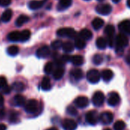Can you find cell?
I'll return each instance as SVG.
<instances>
[{"label":"cell","mask_w":130,"mask_h":130,"mask_svg":"<svg viewBox=\"0 0 130 130\" xmlns=\"http://www.w3.org/2000/svg\"><path fill=\"white\" fill-rule=\"evenodd\" d=\"M115 44L117 46V50L118 51L123 50L129 44V39L127 36L123 33L118 34L115 38Z\"/></svg>","instance_id":"6da1fadb"},{"label":"cell","mask_w":130,"mask_h":130,"mask_svg":"<svg viewBox=\"0 0 130 130\" xmlns=\"http://www.w3.org/2000/svg\"><path fill=\"white\" fill-rule=\"evenodd\" d=\"M39 109V103L37 101L32 99L28 101L24 105V110L27 113H36Z\"/></svg>","instance_id":"7a4b0ae2"},{"label":"cell","mask_w":130,"mask_h":130,"mask_svg":"<svg viewBox=\"0 0 130 130\" xmlns=\"http://www.w3.org/2000/svg\"><path fill=\"white\" fill-rule=\"evenodd\" d=\"M57 35L61 37H69V38H75L76 37V31L73 28L70 27H65L60 28L56 32Z\"/></svg>","instance_id":"3957f363"},{"label":"cell","mask_w":130,"mask_h":130,"mask_svg":"<svg viewBox=\"0 0 130 130\" xmlns=\"http://www.w3.org/2000/svg\"><path fill=\"white\" fill-rule=\"evenodd\" d=\"M85 120L88 124L95 126L99 122V114L96 110H91L85 114Z\"/></svg>","instance_id":"277c9868"},{"label":"cell","mask_w":130,"mask_h":130,"mask_svg":"<svg viewBox=\"0 0 130 130\" xmlns=\"http://www.w3.org/2000/svg\"><path fill=\"white\" fill-rule=\"evenodd\" d=\"M101 75L97 69H91L87 73V79L91 84H97L99 82Z\"/></svg>","instance_id":"5b68a950"},{"label":"cell","mask_w":130,"mask_h":130,"mask_svg":"<svg viewBox=\"0 0 130 130\" xmlns=\"http://www.w3.org/2000/svg\"><path fill=\"white\" fill-rule=\"evenodd\" d=\"M113 120V114L109 111H105L99 115V122L103 125H110Z\"/></svg>","instance_id":"8992f818"},{"label":"cell","mask_w":130,"mask_h":130,"mask_svg":"<svg viewBox=\"0 0 130 130\" xmlns=\"http://www.w3.org/2000/svg\"><path fill=\"white\" fill-rule=\"evenodd\" d=\"M105 101V96L103 92L97 91L92 96V104L95 107H101Z\"/></svg>","instance_id":"52a82bcc"},{"label":"cell","mask_w":130,"mask_h":130,"mask_svg":"<svg viewBox=\"0 0 130 130\" xmlns=\"http://www.w3.org/2000/svg\"><path fill=\"white\" fill-rule=\"evenodd\" d=\"M74 104L78 108H85L89 104V100L85 96H79L75 98Z\"/></svg>","instance_id":"ba28073f"},{"label":"cell","mask_w":130,"mask_h":130,"mask_svg":"<svg viewBox=\"0 0 130 130\" xmlns=\"http://www.w3.org/2000/svg\"><path fill=\"white\" fill-rule=\"evenodd\" d=\"M62 126L64 130H75L77 129V123L72 119H65L62 121Z\"/></svg>","instance_id":"9c48e42d"},{"label":"cell","mask_w":130,"mask_h":130,"mask_svg":"<svg viewBox=\"0 0 130 130\" xmlns=\"http://www.w3.org/2000/svg\"><path fill=\"white\" fill-rule=\"evenodd\" d=\"M120 101V97L118 93L117 92H111L109 94L108 99H107V104L110 107H115L117 106Z\"/></svg>","instance_id":"30bf717a"},{"label":"cell","mask_w":130,"mask_h":130,"mask_svg":"<svg viewBox=\"0 0 130 130\" xmlns=\"http://www.w3.org/2000/svg\"><path fill=\"white\" fill-rule=\"evenodd\" d=\"M96 11L101 15H107L112 11V7L109 4L99 5L96 7Z\"/></svg>","instance_id":"8fae6325"},{"label":"cell","mask_w":130,"mask_h":130,"mask_svg":"<svg viewBox=\"0 0 130 130\" xmlns=\"http://www.w3.org/2000/svg\"><path fill=\"white\" fill-rule=\"evenodd\" d=\"M36 55L38 58L46 59L50 55V49L47 46H43L37 50Z\"/></svg>","instance_id":"7c38bea8"},{"label":"cell","mask_w":130,"mask_h":130,"mask_svg":"<svg viewBox=\"0 0 130 130\" xmlns=\"http://www.w3.org/2000/svg\"><path fill=\"white\" fill-rule=\"evenodd\" d=\"M120 30L123 34H127L130 35V21L125 20L119 24Z\"/></svg>","instance_id":"4fadbf2b"},{"label":"cell","mask_w":130,"mask_h":130,"mask_svg":"<svg viewBox=\"0 0 130 130\" xmlns=\"http://www.w3.org/2000/svg\"><path fill=\"white\" fill-rule=\"evenodd\" d=\"M46 0H43V1H37V0H32L30 2H29L28 3V7L32 9V10H37L39 9L40 8H42L45 3Z\"/></svg>","instance_id":"5bb4252c"},{"label":"cell","mask_w":130,"mask_h":130,"mask_svg":"<svg viewBox=\"0 0 130 130\" xmlns=\"http://www.w3.org/2000/svg\"><path fill=\"white\" fill-rule=\"evenodd\" d=\"M70 75L75 80H77V81L81 80L83 78V75H84L82 70L80 69H72L70 72Z\"/></svg>","instance_id":"9a60e30c"},{"label":"cell","mask_w":130,"mask_h":130,"mask_svg":"<svg viewBox=\"0 0 130 130\" xmlns=\"http://www.w3.org/2000/svg\"><path fill=\"white\" fill-rule=\"evenodd\" d=\"M101 78H103V80L107 82H110L113 77V72L110 69H104L101 72Z\"/></svg>","instance_id":"2e32d148"},{"label":"cell","mask_w":130,"mask_h":130,"mask_svg":"<svg viewBox=\"0 0 130 130\" xmlns=\"http://www.w3.org/2000/svg\"><path fill=\"white\" fill-rule=\"evenodd\" d=\"M64 74L65 69H63V67H57L53 72V76L55 80H59L63 77Z\"/></svg>","instance_id":"e0dca14e"},{"label":"cell","mask_w":130,"mask_h":130,"mask_svg":"<svg viewBox=\"0 0 130 130\" xmlns=\"http://www.w3.org/2000/svg\"><path fill=\"white\" fill-rule=\"evenodd\" d=\"M80 38L83 39L84 40H89L92 38V32L90 30L88 29H83L80 31L79 33Z\"/></svg>","instance_id":"ac0fdd59"},{"label":"cell","mask_w":130,"mask_h":130,"mask_svg":"<svg viewBox=\"0 0 130 130\" xmlns=\"http://www.w3.org/2000/svg\"><path fill=\"white\" fill-rule=\"evenodd\" d=\"M70 62H71L74 66H79L83 65L85 60H84L83 56H79V55H75V56H73L71 57V61H70Z\"/></svg>","instance_id":"d6986e66"},{"label":"cell","mask_w":130,"mask_h":130,"mask_svg":"<svg viewBox=\"0 0 130 130\" xmlns=\"http://www.w3.org/2000/svg\"><path fill=\"white\" fill-rule=\"evenodd\" d=\"M41 88L43 91H50L51 89L50 79L47 76H45L43 78L41 81Z\"/></svg>","instance_id":"ffe728a7"},{"label":"cell","mask_w":130,"mask_h":130,"mask_svg":"<svg viewBox=\"0 0 130 130\" xmlns=\"http://www.w3.org/2000/svg\"><path fill=\"white\" fill-rule=\"evenodd\" d=\"M8 39L11 42H18L21 40V32L19 31H12L8 34Z\"/></svg>","instance_id":"44dd1931"},{"label":"cell","mask_w":130,"mask_h":130,"mask_svg":"<svg viewBox=\"0 0 130 130\" xmlns=\"http://www.w3.org/2000/svg\"><path fill=\"white\" fill-rule=\"evenodd\" d=\"M14 103L16 106L22 107L25 105V98L21 94H16L14 97Z\"/></svg>","instance_id":"7402d4cb"},{"label":"cell","mask_w":130,"mask_h":130,"mask_svg":"<svg viewBox=\"0 0 130 130\" xmlns=\"http://www.w3.org/2000/svg\"><path fill=\"white\" fill-rule=\"evenodd\" d=\"M29 21V18L27 15L24 14H21L20 15L15 21V24L18 27H21L22 25H24V24H26L27 22Z\"/></svg>","instance_id":"603a6c76"},{"label":"cell","mask_w":130,"mask_h":130,"mask_svg":"<svg viewBox=\"0 0 130 130\" xmlns=\"http://www.w3.org/2000/svg\"><path fill=\"white\" fill-rule=\"evenodd\" d=\"M104 20L100 18H96L92 21V27H94V30H97L101 29L104 26Z\"/></svg>","instance_id":"cb8c5ba5"},{"label":"cell","mask_w":130,"mask_h":130,"mask_svg":"<svg viewBox=\"0 0 130 130\" xmlns=\"http://www.w3.org/2000/svg\"><path fill=\"white\" fill-rule=\"evenodd\" d=\"M72 3V0H59L58 9L59 10H64L68 8L71 6Z\"/></svg>","instance_id":"d4e9b609"},{"label":"cell","mask_w":130,"mask_h":130,"mask_svg":"<svg viewBox=\"0 0 130 130\" xmlns=\"http://www.w3.org/2000/svg\"><path fill=\"white\" fill-rule=\"evenodd\" d=\"M96 46L98 49L104 50L107 46V40L104 37H99L96 40Z\"/></svg>","instance_id":"484cf974"},{"label":"cell","mask_w":130,"mask_h":130,"mask_svg":"<svg viewBox=\"0 0 130 130\" xmlns=\"http://www.w3.org/2000/svg\"><path fill=\"white\" fill-rule=\"evenodd\" d=\"M12 14H13L12 11L10 10V9H7L2 13L1 19H2V21L3 22H8L11 20V18L12 17Z\"/></svg>","instance_id":"4316f807"},{"label":"cell","mask_w":130,"mask_h":130,"mask_svg":"<svg viewBox=\"0 0 130 130\" xmlns=\"http://www.w3.org/2000/svg\"><path fill=\"white\" fill-rule=\"evenodd\" d=\"M62 48L64 52L69 53H71V52H72L74 50L75 45L71 42H66V43H63Z\"/></svg>","instance_id":"83f0119b"},{"label":"cell","mask_w":130,"mask_h":130,"mask_svg":"<svg viewBox=\"0 0 130 130\" xmlns=\"http://www.w3.org/2000/svg\"><path fill=\"white\" fill-rule=\"evenodd\" d=\"M11 88L15 92H21L24 90V85L21 82H16L13 83Z\"/></svg>","instance_id":"f1b7e54d"},{"label":"cell","mask_w":130,"mask_h":130,"mask_svg":"<svg viewBox=\"0 0 130 130\" xmlns=\"http://www.w3.org/2000/svg\"><path fill=\"white\" fill-rule=\"evenodd\" d=\"M75 47L78 50H82L86 46V42L82 38H77L75 41Z\"/></svg>","instance_id":"f546056e"},{"label":"cell","mask_w":130,"mask_h":130,"mask_svg":"<svg viewBox=\"0 0 130 130\" xmlns=\"http://www.w3.org/2000/svg\"><path fill=\"white\" fill-rule=\"evenodd\" d=\"M19 53V48L17 46H10L7 49V53L11 56H15Z\"/></svg>","instance_id":"4dcf8cb0"},{"label":"cell","mask_w":130,"mask_h":130,"mask_svg":"<svg viewBox=\"0 0 130 130\" xmlns=\"http://www.w3.org/2000/svg\"><path fill=\"white\" fill-rule=\"evenodd\" d=\"M104 33L106 34V35L107 36V37H114V34H115V27H114L113 25L109 24V25L106 26L105 30H104Z\"/></svg>","instance_id":"1f68e13d"},{"label":"cell","mask_w":130,"mask_h":130,"mask_svg":"<svg viewBox=\"0 0 130 130\" xmlns=\"http://www.w3.org/2000/svg\"><path fill=\"white\" fill-rule=\"evenodd\" d=\"M30 37V31L28 30H24L22 32H21V42H25L29 40Z\"/></svg>","instance_id":"d6a6232c"},{"label":"cell","mask_w":130,"mask_h":130,"mask_svg":"<svg viewBox=\"0 0 130 130\" xmlns=\"http://www.w3.org/2000/svg\"><path fill=\"white\" fill-rule=\"evenodd\" d=\"M53 68H54L53 63L51 62H49L44 66V72L46 75H50V74L53 72Z\"/></svg>","instance_id":"836d02e7"},{"label":"cell","mask_w":130,"mask_h":130,"mask_svg":"<svg viewBox=\"0 0 130 130\" xmlns=\"http://www.w3.org/2000/svg\"><path fill=\"white\" fill-rule=\"evenodd\" d=\"M125 128H126V123L123 120H118L113 125L114 130H123Z\"/></svg>","instance_id":"e575fe53"},{"label":"cell","mask_w":130,"mask_h":130,"mask_svg":"<svg viewBox=\"0 0 130 130\" xmlns=\"http://www.w3.org/2000/svg\"><path fill=\"white\" fill-rule=\"evenodd\" d=\"M103 61H104V58H103V56H102L101 55H100V54H96V55H94V57H93V62H94L95 65H97V66L101 65V64L103 62Z\"/></svg>","instance_id":"d590c367"},{"label":"cell","mask_w":130,"mask_h":130,"mask_svg":"<svg viewBox=\"0 0 130 130\" xmlns=\"http://www.w3.org/2000/svg\"><path fill=\"white\" fill-rule=\"evenodd\" d=\"M62 44H63V43H62L61 40H54L53 42H52V43H51V47H52L53 50H59V49L62 48Z\"/></svg>","instance_id":"8d00e7d4"},{"label":"cell","mask_w":130,"mask_h":130,"mask_svg":"<svg viewBox=\"0 0 130 130\" xmlns=\"http://www.w3.org/2000/svg\"><path fill=\"white\" fill-rule=\"evenodd\" d=\"M66 112L68 114H69L70 116L75 117L78 114V111L76 110V108L73 106H69L66 109Z\"/></svg>","instance_id":"74e56055"},{"label":"cell","mask_w":130,"mask_h":130,"mask_svg":"<svg viewBox=\"0 0 130 130\" xmlns=\"http://www.w3.org/2000/svg\"><path fill=\"white\" fill-rule=\"evenodd\" d=\"M9 122L10 123H15L17 122V114L14 112H11L9 116Z\"/></svg>","instance_id":"f35d334b"},{"label":"cell","mask_w":130,"mask_h":130,"mask_svg":"<svg viewBox=\"0 0 130 130\" xmlns=\"http://www.w3.org/2000/svg\"><path fill=\"white\" fill-rule=\"evenodd\" d=\"M1 90H2V93H4V94H8L11 92V88L7 85H5V87H3L2 88H1Z\"/></svg>","instance_id":"ab89813d"},{"label":"cell","mask_w":130,"mask_h":130,"mask_svg":"<svg viewBox=\"0 0 130 130\" xmlns=\"http://www.w3.org/2000/svg\"><path fill=\"white\" fill-rule=\"evenodd\" d=\"M7 85V80L4 76H0V88Z\"/></svg>","instance_id":"60d3db41"},{"label":"cell","mask_w":130,"mask_h":130,"mask_svg":"<svg viewBox=\"0 0 130 130\" xmlns=\"http://www.w3.org/2000/svg\"><path fill=\"white\" fill-rule=\"evenodd\" d=\"M11 2V0H0V6L6 7L8 6Z\"/></svg>","instance_id":"b9f144b4"},{"label":"cell","mask_w":130,"mask_h":130,"mask_svg":"<svg viewBox=\"0 0 130 130\" xmlns=\"http://www.w3.org/2000/svg\"><path fill=\"white\" fill-rule=\"evenodd\" d=\"M71 57H72V56H70L69 55L66 54V55H63L61 58H62V59L64 61V62H70V61H71Z\"/></svg>","instance_id":"7bdbcfd3"},{"label":"cell","mask_w":130,"mask_h":130,"mask_svg":"<svg viewBox=\"0 0 130 130\" xmlns=\"http://www.w3.org/2000/svg\"><path fill=\"white\" fill-rule=\"evenodd\" d=\"M5 116V111L4 109H1L0 110V119H3Z\"/></svg>","instance_id":"ee69618b"},{"label":"cell","mask_w":130,"mask_h":130,"mask_svg":"<svg viewBox=\"0 0 130 130\" xmlns=\"http://www.w3.org/2000/svg\"><path fill=\"white\" fill-rule=\"evenodd\" d=\"M4 104V98L2 96V94L0 93V107L2 106Z\"/></svg>","instance_id":"f6af8a7d"},{"label":"cell","mask_w":130,"mask_h":130,"mask_svg":"<svg viewBox=\"0 0 130 130\" xmlns=\"http://www.w3.org/2000/svg\"><path fill=\"white\" fill-rule=\"evenodd\" d=\"M7 129V127L5 124H2V123H0V130H6Z\"/></svg>","instance_id":"bcb514c9"},{"label":"cell","mask_w":130,"mask_h":130,"mask_svg":"<svg viewBox=\"0 0 130 130\" xmlns=\"http://www.w3.org/2000/svg\"><path fill=\"white\" fill-rule=\"evenodd\" d=\"M126 62H127V64L130 65V55L126 56Z\"/></svg>","instance_id":"7dc6e473"},{"label":"cell","mask_w":130,"mask_h":130,"mask_svg":"<svg viewBox=\"0 0 130 130\" xmlns=\"http://www.w3.org/2000/svg\"><path fill=\"white\" fill-rule=\"evenodd\" d=\"M46 130H58V129L56 128V127H51V128H49V129H47Z\"/></svg>","instance_id":"c3c4849f"},{"label":"cell","mask_w":130,"mask_h":130,"mask_svg":"<svg viewBox=\"0 0 130 130\" xmlns=\"http://www.w3.org/2000/svg\"><path fill=\"white\" fill-rule=\"evenodd\" d=\"M126 4H127V6H128L129 8H130V0H127Z\"/></svg>","instance_id":"681fc988"},{"label":"cell","mask_w":130,"mask_h":130,"mask_svg":"<svg viewBox=\"0 0 130 130\" xmlns=\"http://www.w3.org/2000/svg\"><path fill=\"white\" fill-rule=\"evenodd\" d=\"M114 3H118V2H120L121 0H112Z\"/></svg>","instance_id":"f907efd6"},{"label":"cell","mask_w":130,"mask_h":130,"mask_svg":"<svg viewBox=\"0 0 130 130\" xmlns=\"http://www.w3.org/2000/svg\"><path fill=\"white\" fill-rule=\"evenodd\" d=\"M104 130H111V129H108V128H107V129H104Z\"/></svg>","instance_id":"816d5d0a"},{"label":"cell","mask_w":130,"mask_h":130,"mask_svg":"<svg viewBox=\"0 0 130 130\" xmlns=\"http://www.w3.org/2000/svg\"><path fill=\"white\" fill-rule=\"evenodd\" d=\"M98 1H103V0H98Z\"/></svg>","instance_id":"f5cc1de1"},{"label":"cell","mask_w":130,"mask_h":130,"mask_svg":"<svg viewBox=\"0 0 130 130\" xmlns=\"http://www.w3.org/2000/svg\"><path fill=\"white\" fill-rule=\"evenodd\" d=\"M85 1H89V0H85Z\"/></svg>","instance_id":"db71d44e"}]
</instances>
